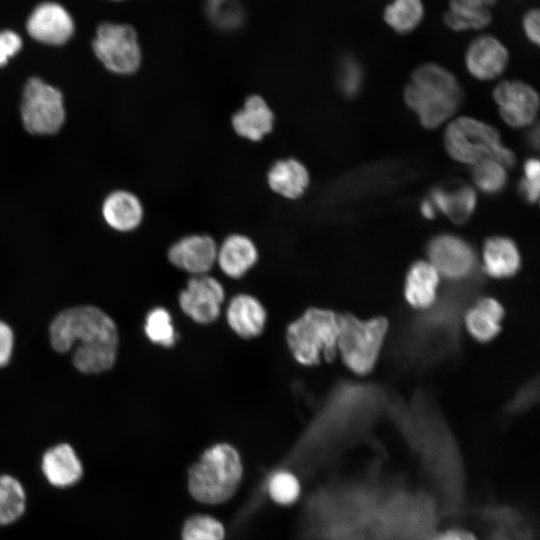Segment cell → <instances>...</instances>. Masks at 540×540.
I'll return each instance as SVG.
<instances>
[{"label":"cell","mask_w":540,"mask_h":540,"mask_svg":"<svg viewBox=\"0 0 540 540\" xmlns=\"http://www.w3.org/2000/svg\"><path fill=\"white\" fill-rule=\"evenodd\" d=\"M483 278L477 270L450 281L433 304L408 320L395 338L393 351L400 363L422 369L456 355L460 348V326L474 302Z\"/></svg>","instance_id":"cell-1"},{"label":"cell","mask_w":540,"mask_h":540,"mask_svg":"<svg viewBox=\"0 0 540 540\" xmlns=\"http://www.w3.org/2000/svg\"><path fill=\"white\" fill-rule=\"evenodd\" d=\"M50 341L59 353L76 344L74 366L83 373H101L115 362L118 332L114 321L99 308L78 306L56 316L50 326Z\"/></svg>","instance_id":"cell-2"},{"label":"cell","mask_w":540,"mask_h":540,"mask_svg":"<svg viewBox=\"0 0 540 540\" xmlns=\"http://www.w3.org/2000/svg\"><path fill=\"white\" fill-rule=\"evenodd\" d=\"M462 96L457 77L436 62L418 65L404 89L405 103L429 129L448 120L459 108Z\"/></svg>","instance_id":"cell-3"},{"label":"cell","mask_w":540,"mask_h":540,"mask_svg":"<svg viewBox=\"0 0 540 540\" xmlns=\"http://www.w3.org/2000/svg\"><path fill=\"white\" fill-rule=\"evenodd\" d=\"M243 471L241 456L234 446L228 443L214 444L188 469V492L201 504H222L238 490Z\"/></svg>","instance_id":"cell-4"},{"label":"cell","mask_w":540,"mask_h":540,"mask_svg":"<svg viewBox=\"0 0 540 540\" xmlns=\"http://www.w3.org/2000/svg\"><path fill=\"white\" fill-rule=\"evenodd\" d=\"M339 315L331 310L310 308L287 328L286 339L295 360L316 365L322 356L331 361L336 356Z\"/></svg>","instance_id":"cell-5"},{"label":"cell","mask_w":540,"mask_h":540,"mask_svg":"<svg viewBox=\"0 0 540 540\" xmlns=\"http://www.w3.org/2000/svg\"><path fill=\"white\" fill-rule=\"evenodd\" d=\"M444 145L458 162L474 165L484 159H494L506 168L515 163L514 153L505 147L498 131L471 117H460L446 129Z\"/></svg>","instance_id":"cell-6"},{"label":"cell","mask_w":540,"mask_h":540,"mask_svg":"<svg viewBox=\"0 0 540 540\" xmlns=\"http://www.w3.org/2000/svg\"><path fill=\"white\" fill-rule=\"evenodd\" d=\"M384 318L360 320L351 314L339 315L337 350L346 366L357 374L368 373L376 363L387 333Z\"/></svg>","instance_id":"cell-7"},{"label":"cell","mask_w":540,"mask_h":540,"mask_svg":"<svg viewBox=\"0 0 540 540\" xmlns=\"http://www.w3.org/2000/svg\"><path fill=\"white\" fill-rule=\"evenodd\" d=\"M92 47L97 58L109 71L130 75L142 63V48L136 29L127 23H101Z\"/></svg>","instance_id":"cell-8"},{"label":"cell","mask_w":540,"mask_h":540,"mask_svg":"<svg viewBox=\"0 0 540 540\" xmlns=\"http://www.w3.org/2000/svg\"><path fill=\"white\" fill-rule=\"evenodd\" d=\"M21 115L25 129L33 134H53L65 119L61 92L39 78H31L25 85Z\"/></svg>","instance_id":"cell-9"},{"label":"cell","mask_w":540,"mask_h":540,"mask_svg":"<svg viewBox=\"0 0 540 540\" xmlns=\"http://www.w3.org/2000/svg\"><path fill=\"white\" fill-rule=\"evenodd\" d=\"M431 265L450 281L464 279L478 270L471 245L459 236L440 234L427 245Z\"/></svg>","instance_id":"cell-10"},{"label":"cell","mask_w":540,"mask_h":540,"mask_svg":"<svg viewBox=\"0 0 540 540\" xmlns=\"http://www.w3.org/2000/svg\"><path fill=\"white\" fill-rule=\"evenodd\" d=\"M510 52L500 37L489 32H479L467 44L464 64L468 73L482 81L495 79L508 67Z\"/></svg>","instance_id":"cell-11"},{"label":"cell","mask_w":540,"mask_h":540,"mask_svg":"<svg viewBox=\"0 0 540 540\" xmlns=\"http://www.w3.org/2000/svg\"><path fill=\"white\" fill-rule=\"evenodd\" d=\"M224 297L223 286L217 279L206 274L197 275L181 291L179 305L195 322L209 324L218 318Z\"/></svg>","instance_id":"cell-12"},{"label":"cell","mask_w":540,"mask_h":540,"mask_svg":"<svg viewBox=\"0 0 540 540\" xmlns=\"http://www.w3.org/2000/svg\"><path fill=\"white\" fill-rule=\"evenodd\" d=\"M504 122L513 128L530 125L538 112L539 98L529 84L520 80L501 81L493 90Z\"/></svg>","instance_id":"cell-13"},{"label":"cell","mask_w":540,"mask_h":540,"mask_svg":"<svg viewBox=\"0 0 540 540\" xmlns=\"http://www.w3.org/2000/svg\"><path fill=\"white\" fill-rule=\"evenodd\" d=\"M26 30L31 38L42 44L62 45L73 36L75 23L64 6L45 1L31 11Z\"/></svg>","instance_id":"cell-14"},{"label":"cell","mask_w":540,"mask_h":540,"mask_svg":"<svg viewBox=\"0 0 540 540\" xmlns=\"http://www.w3.org/2000/svg\"><path fill=\"white\" fill-rule=\"evenodd\" d=\"M218 245L206 234H189L175 241L168 250L169 261L194 276L206 274L216 263Z\"/></svg>","instance_id":"cell-15"},{"label":"cell","mask_w":540,"mask_h":540,"mask_svg":"<svg viewBox=\"0 0 540 540\" xmlns=\"http://www.w3.org/2000/svg\"><path fill=\"white\" fill-rule=\"evenodd\" d=\"M499 0H448L442 23L451 32H483L494 21L493 9Z\"/></svg>","instance_id":"cell-16"},{"label":"cell","mask_w":540,"mask_h":540,"mask_svg":"<svg viewBox=\"0 0 540 540\" xmlns=\"http://www.w3.org/2000/svg\"><path fill=\"white\" fill-rule=\"evenodd\" d=\"M275 114L268 102L258 94L249 95L232 115L231 126L241 138L259 142L274 128Z\"/></svg>","instance_id":"cell-17"},{"label":"cell","mask_w":540,"mask_h":540,"mask_svg":"<svg viewBox=\"0 0 540 540\" xmlns=\"http://www.w3.org/2000/svg\"><path fill=\"white\" fill-rule=\"evenodd\" d=\"M267 184L277 195L296 200L310 184V173L300 160L292 157L276 160L268 169Z\"/></svg>","instance_id":"cell-18"},{"label":"cell","mask_w":540,"mask_h":540,"mask_svg":"<svg viewBox=\"0 0 540 540\" xmlns=\"http://www.w3.org/2000/svg\"><path fill=\"white\" fill-rule=\"evenodd\" d=\"M41 469L46 480L57 488L70 487L83 476V465L67 443L48 449L42 457Z\"/></svg>","instance_id":"cell-19"},{"label":"cell","mask_w":540,"mask_h":540,"mask_svg":"<svg viewBox=\"0 0 540 540\" xmlns=\"http://www.w3.org/2000/svg\"><path fill=\"white\" fill-rule=\"evenodd\" d=\"M258 249L247 235H228L217 248L216 263L227 276L240 278L257 262Z\"/></svg>","instance_id":"cell-20"},{"label":"cell","mask_w":540,"mask_h":540,"mask_svg":"<svg viewBox=\"0 0 540 540\" xmlns=\"http://www.w3.org/2000/svg\"><path fill=\"white\" fill-rule=\"evenodd\" d=\"M226 319L236 334L243 338H251L262 332L266 323V312L256 298L248 294H239L231 299Z\"/></svg>","instance_id":"cell-21"},{"label":"cell","mask_w":540,"mask_h":540,"mask_svg":"<svg viewBox=\"0 0 540 540\" xmlns=\"http://www.w3.org/2000/svg\"><path fill=\"white\" fill-rule=\"evenodd\" d=\"M102 213L109 226L115 230L127 232L140 225L144 209L136 195L119 190L107 196L103 203Z\"/></svg>","instance_id":"cell-22"},{"label":"cell","mask_w":540,"mask_h":540,"mask_svg":"<svg viewBox=\"0 0 540 540\" xmlns=\"http://www.w3.org/2000/svg\"><path fill=\"white\" fill-rule=\"evenodd\" d=\"M426 14L424 0H388L382 8L381 19L394 34L407 36L422 26Z\"/></svg>","instance_id":"cell-23"},{"label":"cell","mask_w":540,"mask_h":540,"mask_svg":"<svg viewBox=\"0 0 540 540\" xmlns=\"http://www.w3.org/2000/svg\"><path fill=\"white\" fill-rule=\"evenodd\" d=\"M430 201L451 221L462 224L475 210L476 194L470 186L465 184L451 188L435 187L430 191Z\"/></svg>","instance_id":"cell-24"},{"label":"cell","mask_w":540,"mask_h":540,"mask_svg":"<svg viewBox=\"0 0 540 540\" xmlns=\"http://www.w3.org/2000/svg\"><path fill=\"white\" fill-rule=\"evenodd\" d=\"M439 273L429 262L417 261L409 269L404 293L408 303L418 309H426L437 297Z\"/></svg>","instance_id":"cell-25"},{"label":"cell","mask_w":540,"mask_h":540,"mask_svg":"<svg viewBox=\"0 0 540 540\" xmlns=\"http://www.w3.org/2000/svg\"><path fill=\"white\" fill-rule=\"evenodd\" d=\"M503 315V308L498 301L482 298L468 307L463 321L476 340L486 342L499 333Z\"/></svg>","instance_id":"cell-26"},{"label":"cell","mask_w":540,"mask_h":540,"mask_svg":"<svg viewBox=\"0 0 540 540\" xmlns=\"http://www.w3.org/2000/svg\"><path fill=\"white\" fill-rule=\"evenodd\" d=\"M520 254L515 243L502 236L485 241L483 248L484 271L492 277L513 276L520 267Z\"/></svg>","instance_id":"cell-27"},{"label":"cell","mask_w":540,"mask_h":540,"mask_svg":"<svg viewBox=\"0 0 540 540\" xmlns=\"http://www.w3.org/2000/svg\"><path fill=\"white\" fill-rule=\"evenodd\" d=\"M203 11L211 26L222 33H235L246 22V11L240 0H204Z\"/></svg>","instance_id":"cell-28"},{"label":"cell","mask_w":540,"mask_h":540,"mask_svg":"<svg viewBox=\"0 0 540 540\" xmlns=\"http://www.w3.org/2000/svg\"><path fill=\"white\" fill-rule=\"evenodd\" d=\"M26 509V493L18 479L0 475V525L17 521Z\"/></svg>","instance_id":"cell-29"},{"label":"cell","mask_w":540,"mask_h":540,"mask_svg":"<svg viewBox=\"0 0 540 540\" xmlns=\"http://www.w3.org/2000/svg\"><path fill=\"white\" fill-rule=\"evenodd\" d=\"M266 488L269 498L280 506L294 504L301 495L299 478L287 469L274 471L268 477Z\"/></svg>","instance_id":"cell-30"},{"label":"cell","mask_w":540,"mask_h":540,"mask_svg":"<svg viewBox=\"0 0 540 540\" xmlns=\"http://www.w3.org/2000/svg\"><path fill=\"white\" fill-rule=\"evenodd\" d=\"M224 524L209 514L188 517L181 529V540H225Z\"/></svg>","instance_id":"cell-31"},{"label":"cell","mask_w":540,"mask_h":540,"mask_svg":"<svg viewBox=\"0 0 540 540\" xmlns=\"http://www.w3.org/2000/svg\"><path fill=\"white\" fill-rule=\"evenodd\" d=\"M472 178L476 187L483 193L498 194L507 182L506 167L494 159H484L473 165Z\"/></svg>","instance_id":"cell-32"},{"label":"cell","mask_w":540,"mask_h":540,"mask_svg":"<svg viewBox=\"0 0 540 540\" xmlns=\"http://www.w3.org/2000/svg\"><path fill=\"white\" fill-rule=\"evenodd\" d=\"M337 83L340 91L347 98H354L361 91L364 83V68L361 61L353 54H344L337 67Z\"/></svg>","instance_id":"cell-33"},{"label":"cell","mask_w":540,"mask_h":540,"mask_svg":"<svg viewBox=\"0 0 540 540\" xmlns=\"http://www.w3.org/2000/svg\"><path fill=\"white\" fill-rule=\"evenodd\" d=\"M144 330L149 340L155 344L170 347L176 341L172 318L165 308L157 307L148 313Z\"/></svg>","instance_id":"cell-34"},{"label":"cell","mask_w":540,"mask_h":540,"mask_svg":"<svg viewBox=\"0 0 540 540\" xmlns=\"http://www.w3.org/2000/svg\"><path fill=\"white\" fill-rule=\"evenodd\" d=\"M538 397V381L530 380L521 387L507 405L506 411L517 414L526 411L536 402Z\"/></svg>","instance_id":"cell-35"},{"label":"cell","mask_w":540,"mask_h":540,"mask_svg":"<svg viewBox=\"0 0 540 540\" xmlns=\"http://www.w3.org/2000/svg\"><path fill=\"white\" fill-rule=\"evenodd\" d=\"M524 38L533 46L540 45V10L537 6L527 8L520 18Z\"/></svg>","instance_id":"cell-36"},{"label":"cell","mask_w":540,"mask_h":540,"mask_svg":"<svg viewBox=\"0 0 540 540\" xmlns=\"http://www.w3.org/2000/svg\"><path fill=\"white\" fill-rule=\"evenodd\" d=\"M22 47L21 37L12 30L0 32V67L7 64L8 60L15 56Z\"/></svg>","instance_id":"cell-37"},{"label":"cell","mask_w":540,"mask_h":540,"mask_svg":"<svg viewBox=\"0 0 540 540\" xmlns=\"http://www.w3.org/2000/svg\"><path fill=\"white\" fill-rule=\"evenodd\" d=\"M13 350V332L4 322L0 321V367L8 363Z\"/></svg>","instance_id":"cell-38"},{"label":"cell","mask_w":540,"mask_h":540,"mask_svg":"<svg viewBox=\"0 0 540 540\" xmlns=\"http://www.w3.org/2000/svg\"><path fill=\"white\" fill-rule=\"evenodd\" d=\"M521 196L529 203H535L539 197V178L524 176L519 183Z\"/></svg>","instance_id":"cell-39"},{"label":"cell","mask_w":540,"mask_h":540,"mask_svg":"<svg viewBox=\"0 0 540 540\" xmlns=\"http://www.w3.org/2000/svg\"><path fill=\"white\" fill-rule=\"evenodd\" d=\"M432 540H479L477 536L463 528H450L436 534Z\"/></svg>","instance_id":"cell-40"},{"label":"cell","mask_w":540,"mask_h":540,"mask_svg":"<svg viewBox=\"0 0 540 540\" xmlns=\"http://www.w3.org/2000/svg\"><path fill=\"white\" fill-rule=\"evenodd\" d=\"M421 214L426 219H433L435 216V207L430 200H424L420 205Z\"/></svg>","instance_id":"cell-41"},{"label":"cell","mask_w":540,"mask_h":540,"mask_svg":"<svg viewBox=\"0 0 540 540\" xmlns=\"http://www.w3.org/2000/svg\"><path fill=\"white\" fill-rule=\"evenodd\" d=\"M528 141L530 142L531 146L533 148H538V145H539V131H538V127H535L534 130L531 131L529 137H528Z\"/></svg>","instance_id":"cell-42"},{"label":"cell","mask_w":540,"mask_h":540,"mask_svg":"<svg viewBox=\"0 0 540 540\" xmlns=\"http://www.w3.org/2000/svg\"><path fill=\"white\" fill-rule=\"evenodd\" d=\"M111 1H125V0H111Z\"/></svg>","instance_id":"cell-43"}]
</instances>
